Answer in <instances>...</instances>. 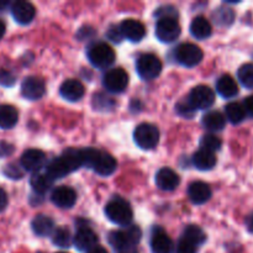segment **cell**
Here are the masks:
<instances>
[{"label": "cell", "instance_id": "cell-1", "mask_svg": "<svg viewBox=\"0 0 253 253\" xmlns=\"http://www.w3.org/2000/svg\"><path fill=\"white\" fill-rule=\"evenodd\" d=\"M83 166L91 168L95 173L103 177L111 175L116 170V160L108 152L96 150V148H84L81 150Z\"/></svg>", "mask_w": 253, "mask_h": 253}, {"label": "cell", "instance_id": "cell-2", "mask_svg": "<svg viewBox=\"0 0 253 253\" xmlns=\"http://www.w3.org/2000/svg\"><path fill=\"white\" fill-rule=\"evenodd\" d=\"M105 215L111 222L126 226L132 221V209L126 200L116 197L111 199L105 207Z\"/></svg>", "mask_w": 253, "mask_h": 253}, {"label": "cell", "instance_id": "cell-3", "mask_svg": "<svg viewBox=\"0 0 253 253\" xmlns=\"http://www.w3.org/2000/svg\"><path fill=\"white\" fill-rule=\"evenodd\" d=\"M88 59L96 68H108L115 62V52L105 42H95L88 47Z\"/></svg>", "mask_w": 253, "mask_h": 253}, {"label": "cell", "instance_id": "cell-4", "mask_svg": "<svg viewBox=\"0 0 253 253\" xmlns=\"http://www.w3.org/2000/svg\"><path fill=\"white\" fill-rule=\"evenodd\" d=\"M141 236H142V232H141L140 227L132 225V226L124 227L123 230H119V231L110 232L109 242L118 251V250L126 249V247H135L140 242Z\"/></svg>", "mask_w": 253, "mask_h": 253}, {"label": "cell", "instance_id": "cell-5", "mask_svg": "<svg viewBox=\"0 0 253 253\" xmlns=\"http://www.w3.org/2000/svg\"><path fill=\"white\" fill-rule=\"evenodd\" d=\"M136 71L143 81H153L161 74L162 63L155 54H141L136 61Z\"/></svg>", "mask_w": 253, "mask_h": 253}, {"label": "cell", "instance_id": "cell-6", "mask_svg": "<svg viewBox=\"0 0 253 253\" xmlns=\"http://www.w3.org/2000/svg\"><path fill=\"white\" fill-rule=\"evenodd\" d=\"M133 140H135L136 145L142 150H152L158 145L160 131L152 124L143 123L135 128Z\"/></svg>", "mask_w": 253, "mask_h": 253}, {"label": "cell", "instance_id": "cell-7", "mask_svg": "<svg viewBox=\"0 0 253 253\" xmlns=\"http://www.w3.org/2000/svg\"><path fill=\"white\" fill-rule=\"evenodd\" d=\"M203 51L200 47L195 46L193 43H182L175 48L174 57L178 63L182 66L192 68L199 64L203 59Z\"/></svg>", "mask_w": 253, "mask_h": 253}, {"label": "cell", "instance_id": "cell-8", "mask_svg": "<svg viewBox=\"0 0 253 253\" xmlns=\"http://www.w3.org/2000/svg\"><path fill=\"white\" fill-rule=\"evenodd\" d=\"M188 101L195 110H205L215 103V93L208 85H197L190 90Z\"/></svg>", "mask_w": 253, "mask_h": 253}, {"label": "cell", "instance_id": "cell-9", "mask_svg": "<svg viewBox=\"0 0 253 253\" xmlns=\"http://www.w3.org/2000/svg\"><path fill=\"white\" fill-rule=\"evenodd\" d=\"M128 84V76L123 68H113L105 73L103 85L110 93H123Z\"/></svg>", "mask_w": 253, "mask_h": 253}, {"label": "cell", "instance_id": "cell-10", "mask_svg": "<svg viewBox=\"0 0 253 253\" xmlns=\"http://www.w3.org/2000/svg\"><path fill=\"white\" fill-rule=\"evenodd\" d=\"M180 25L177 19H160L156 24V36L161 42L172 43L179 37Z\"/></svg>", "mask_w": 253, "mask_h": 253}, {"label": "cell", "instance_id": "cell-11", "mask_svg": "<svg viewBox=\"0 0 253 253\" xmlns=\"http://www.w3.org/2000/svg\"><path fill=\"white\" fill-rule=\"evenodd\" d=\"M46 155L42 151L37 148H30L22 153L20 163H21V167L27 172L39 173V170L46 166Z\"/></svg>", "mask_w": 253, "mask_h": 253}, {"label": "cell", "instance_id": "cell-12", "mask_svg": "<svg viewBox=\"0 0 253 253\" xmlns=\"http://www.w3.org/2000/svg\"><path fill=\"white\" fill-rule=\"evenodd\" d=\"M46 85L44 82L39 77H27L21 84V94L29 100H39L44 95Z\"/></svg>", "mask_w": 253, "mask_h": 253}, {"label": "cell", "instance_id": "cell-13", "mask_svg": "<svg viewBox=\"0 0 253 253\" xmlns=\"http://www.w3.org/2000/svg\"><path fill=\"white\" fill-rule=\"evenodd\" d=\"M119 27L124 39L131 42H140L146 35L145 25L135 19L124 20Z\"/></svg>", "mask_w": 253, "mask_h": 253}, {"label": "cell", "instance_id": "cell-14", "mask_svg": "<svg viewBox=\"0 0 253 253\" xmlns=\"http://www.w3.org/2000/svg\"><path fill=\"white\" fill-rule=\"evenodd\" d=\"M51 200L56 207L62 209H71L77 202V193L73 188L61 185V187L54 188L52 192Z\"/></svg>", "mask_w": 253, "mask_h": 253}, {"label": "cell", "instance_id": "cell-15", "mask_svg": "<svg viewBox=\"0 0 253 253\" xmlns=\"http://www.w3.org/2000/svg\"><path fill=\"white\" fill-rule=\"evenodd\" d=\"M11 15L15 21L20 25H27L34 20L36 15V9L29 1H15L11 5Z\"/></svg>", "mask_w": 253, "mask_h": 253}, {"label": "cell", "instance_id": "cell-16", "mask_svg": "<svg viewBox=\"0 0 253 253\" xmlns=\"http://www.w3.org/2000/svg\"><path fill=\"white\" fill-rule=\"evenodd\" d=\"M98 242V235L90 229V227H79L73 237V244L76 245L79 251H86L96 246Z\"/></svg>", "mask_w": 253, "mask_h": 253}, {"label": "cell", "instance_id": "cell-17", "mask_svg": "<svg viewBox=\"0 0 253 253\" xmlns=\"http://www.w3.org/2000/svg\"><path fill=\"white\" fill-rule=\"evenodd\" d=\"M179 175L170 168H161L156 173V184L161 190L172 192L179 185Z\"/></svg>", "mask_w": 253, "mask_h": 253}, {"label": "cell", "instance_id": "cell-18", "mask_svg": "<svg viewBox=\"0 0 253 253\" xmlns=\"http://www.w3.org/2000/svg\"><path fill=\"white\" fill-rule=\"evenodd\" d=\"M84 85L78 79H67L59 88V94L68 101H78L83 98Z\"/></svg>", "mask_w": 253, "mask_h": 253}, {"label": "cell", "instance_id": "cell-19", "mask_svg": "<svg viewBox=\"0 0 253 253\" xmlns=\"http://www.w3.org/2000/svg\"><path fill=\"white\" fill-rule=\"evenodd\" d=\"M151 250L153 253H172L173 241L162 229H155L151 237Z\"/></svg>", "mask_w": 253, "mask_h": 253}, {"label": "cell", "instance_id": "cell-20", "mask_svg": "<svg viewBox=\"0 0 253 253\" xmlns=\"http://www.w3.org/2000/svg\"><path fill=\"white\" fill-rule=\"evenodd\" d=\"M188 195H189L192 203L197 205H202L211 198V189H210L207 183L194 182L188 188Z\"/></svg>", "mask_w": 253, "mask_h": 253}, {"label": "cell", "instance_id": "cell-21", "mask_svg": "<svg viewBox=\"0 0 253 253\" xmlns=\"http://www.w3.org/2000/svg\"><path fill=\"white\" fill-rule=\"evenodd\" d=\"M216 90L222 98L231 99L239 94V85L236 81L229 74H224L216 82Z\"/></svg>", "mask_w": 253, "mask_h": 253}, {"label": "cell", "instance_id": "cell-22", "mask_svg": "<svg viewBox=\"0 0 253 253\" xmlns=\"http://www.w3.org/2000/svg\"><path fill=\"white\" fill-rule=\"evenodd\" d=\"M32 231L35 232V235L40 237H46L49 236L51 234H53L54 231V222L53 220L49 216L43 214H40L37 216H35V219L32 220Z\"/></svg>", "mask_w": 253, "mask_h": 253}, {"label": "cell", "instance_id": "cell-23", "mask_svg": "<svg viewBox=\"0 0 253 253\" xmlns=\"http://www.w3.org/2000/svg\"><path fill=\"white\" fill-rule=\"evenodd\" d=\"M192 161H193V165L195 166V168H198L199 170L212 169V168L216 166V162H217L215 153L202 150V148L193 155Z\"/></svg>", "mask_w": 253, "mask_h": 253}, {"label": "cell", "instance_id": "cell-24", "mask_svg": "<svg viewBox=\"0 0 253 253\" xmlns=\"http://www.w3.org/2000/svg\"><path fill=\"white\" fill-rule=\"evenodd\" d=\"M211 25L204 16H197L190 24V34L197 40H207L211 36Z\"/></svg>", "mask_w": 253, "mask_h": 253}, {"label": "cell", "instance_id": "cell-25", "mask_svg": "<svg viewBox=\"0 0 253 253\" xmlns=\"http://www.w3.org/2000/svg\"><path fill=\"white\" fill-rule=\"evenodd\" d=\"M69 173H71V170H69L68 166L66 165V162H64L63 158H62L61 156L54 158V160L49 161L46 166V174L48 175L53 182L54 180L66 177Z\"/></svg>", "mask_w": 253, "mask_h": 253}, {"label": "cell", "instance_id": "cell-26", "mask_svg": "<svg viewBox=\"0 0 253 253\" xmlns=\"http://www.w3.org/2000/svg\"><path fill=\"white\" fill-rule=\"evenodd\" d=\"M202 124L207 130L211 132L221 131L226 125V119L220 111H209L202 119Z\"/></svg>", "mask_w": 253, "mask_h": 253}, {"label": "cell", "instance_id": "cell-27", "mask_svg": "<svg viewBox=\"0 0 253 253\" xmlns=\"http://www.w3.org/2000/svg\"><path fill=\"white\" fill-rule=\"evenodd\" d=\"M19 121V113L12 105L2 104L0 105V128L9 130L12 128Z\"/></svg>", "mask_w": 253, "mask_h": 253}, {"label": "cell", "instance_id": "cell-28", "mask_svg": "<svg viewBox=\"0 0 253 253\" xmlns=\"http://www.w3.org/2000/svg\"><path fill=\"white\" fill-rule=\"evenodd\" d=\"M53 180L46 173H34L30 179V184H31L34 192L40 195H43L44 193L48 192L53 187Z\"/></svg>", "mask_w": 253, "mask_h": 253}, {"label": "cell", "instance_id": "cell-29", "mask_svg": "<svg viewBox=\"0 0 253 253\" xmlns=\"http://www.w3.org/2000/svg\"><path fill=\"white\" fill-rule=\"evenodd\" d=\"M61 157L63 158L66 165L68 166L71 172H74V170L79 169V168L83 166L81 150H77V148H68V150L64 151V152L62 153Z\"/></svg>", "mask_w": 253, "mask_h": 253}, {"label": "cell", "instance_id": "cell-30", "mask_svg": "<svg viewBox=\"0 0 253 253\" xmlns=\"http://www.w3.org/2000/svg\"><path fill=\"white\" fill-rule=\"evenodd\" d=\"M225 113H226V118L232 124L242 123L245 120V118H246V111H245L244 105L240 103H236V101L227 104L225 106Z\"/></svg>", "mask_w": 253, "mask_h": 253}, {"label": "cell", "instance_id": "cell-31", "mask_svg": "<svg viewBox=\"0 0 253 253\" xmlns=\"http://www.w3.org/2000/svg\"><path fill=\"white\" fill-rule=\"evenodd\" d=\"M52 242L56 245L57 247L61 249H68L71 247L72 242H73V237H72L71 231L67 227H58L53 231L52 235Z\"/></svg>", "mask_w": 253, "mask_h": 253}, {"label": "cell", "instance_id": "cell-32", "mask_svg": "<svg viewBox=\"0 0 253 253\" xmlns=\"http://www.w3.org/2000/svg\"><path fill=\"white\" fill-rule=\"evenodd\" d=\"M212 19H214L215 24L219 25V26H229L234 22L235 12L230 7L221 6L215 10L214 14H212Z\"/></svg>", "mask_w": 253, "mask_h": 253}, {"label": "cell", "instance_id": "cell-33", "mask_svg": "<svg viewBox=\"0 0 253 253\" xmlns=\"http://www.w3.org/2000/svg\"><path fill=\"white\" fill-rule=\"evenodd\" d=\"M183 237H185V239H188L189 241H192L193 244L197 245L198 247L207 241V235L204 234V231H203L199 226H195V225L188 226L187 229L184 230Z\"/></svg>", "mask_w": 253, "mask_h": 253}, {"label": "cell", "instance_id": "cell-34", "mask_svg": "<svg viewBox=\"0 0 253 253\" xmlns=\"http://www.w3.org/2000/svg\"><path fill=\"white\" fill-rule=\"evenodd\" d=\"M237 77L245 88L253 89V63H246L240 67Z\"/></svg>", "mask_w": 253, "mask_h": 253}, {"label": "cell", "instance_id": "cell-35", "mask_svg": "<svg viewBox=\"0 0 253 253\" xmlns=\"http://www.w3.org/2000/svg\"><path fill=\"white\" fill-rule=\"evenodd\" d=\"M221 140L217 136L212 135V133H208L200 138V147L202 150L209 151V152L214 153L215 151H219L221 148Z\"/></svg>", "mask_w": 253, "mask_h": 253}, {"label": "cell", "instance_id": "cell-36", "mask_svg": "<svg viewBox=\"0 0 253 253\" xmlns=\"http://www.w3.org/2000/svg\"><path fill=\"white\" fill-rule=\"evenodd\" d=\"M175 110L179 114L180 116L185 119H192L195 115V109L190 105V103L188 100L179 101V103L175 105Z\"/></svg>", "mask_w": 253, "mask_h": 253}, {"label": "cell", "instance_id": "cell-37", "mask_svg": "<svg viewBox=\"0 0 253 253\" xmlns=\"http://www.w3.org/2000/svg\"><path fill=\"white\" fill-rule=\"evenodd\" d=\"M198 252V246L195 244H193L192 241H189L185 237L178 241L177 247H175V253H197Z\"/></svg>", "mask_w": 253, "mask_h": 253}, {"label": "cell", "instance_id": "cell-38", "mask_svg": "<svg viewBox=\"0 0 253 253\" xmlns=\"http://www.w3.org/2000/svg\"><path fill=\"white\" fill-rule=\"evenodd\" d=\"M155 16H157V19H177L178 11L174 6H170V5H166V6L160 7L157 9V11L155 12Z\"/></svg>", "mask_w": 253, "mask_h": 253}, {"label": "cell", "instance_id": "cell-39", "mask_svg": "<svg viewBox=\"0 0 253 253\" xmlns=\"http://www.w3.org/2000/svg\"><path fill=\"white\" fill-rule=\"evenodd\" d=\"M106 36H108V39L110 40V41L116 42V43L121 42V40L124 39L123 35H121L120 27L115 26V25H113V26L109 27L108 32H106Z\"/></svg>", "mask_w": 253, "mask_h": 253}, {"label": "cell", "instance_id": "cell-40", "mask_svg": "<svg viewBox=\"0 0 253 253\" xmlns=\"http://www.w3.org/2000/svg\"><path fill=\"white\" fill-rule=\"evenodd\" d=\"M4 173L5 175H7V177L11 178V179H21L22 177V172L20 170V168L15 165H7L6 167H5Z\"/></svg>", "mask_w": 253, "mask_h": 253}, {"label": "cell", "instance_id": "cell-41", "mask_svg": "<svg viewBox=\"0 0 253 253\" xmlns=\"http://www.w3.org/2000/svg\"><path fill=\"white\" fill-rule=\"evenodd\" d=\"M100 103H103V105H101L100 109H109L110 106L114 105V101L111 100L110 98L103 95V94H96V95L94 96V99H93L94 106L98 105V104H100Z\"/></svg>", "mask_w": 253, "mask_h": 253}, {"label": "cell", "instance_id": "cell-42", "mask_svg": "<svg viewBox=\"0 0 253 253\" xmlns=\"http://www.w3.org/2000/svg\"><path fill=\"white\" fill-rule=\"evenodd\" d=\"M15 83V77L10 72L1 71L0 72V84L5 86H10Z\"/></svg>", "mask_w": 253, "mask_h": 253}, {"label": "cell", "instance_id": "cell-43", "mask_svg": "<svg viewBox=\"0 0 253 253\" xmlns=\"http://www.w3.org/2000/svg\"><path fill=\"white\" fill-rule=\"evenodd\" d=\"M244 109L246 111V115H250L253 118V95L247 96L244 101Z\"/></svg>", "mask_w": 253, "mask_h": 253}, {"label": "cell", "instance_id": "cell-44", "mask_svg": "<svg viewBox=\"0 0 253 253\" xmlns=\"http://www.w3.org/2000/svg\"><path fill=\"white\" fill-rule=\"evenodd\" d=\"M14 151V147L9 143L0 142V156H7Z\"/></svg>", "mask_w": 253, "mask_h": 253}, {"label": "cell", "instance_id": "cell-45", "mask_svg": "<svg viewBox=\"0 0 253 253\" xmlns=\"http://www.w3.org/2000/svg\"><path fill=\"white\" fill-rule=\"evenodd\" d=\"M6 205H7V195L6 193L0 188V211H2V210L5 209Z\"/></svg>", "mask_w": 253, "mask_h": 253}, {"label": "cell", "instance_id": "cell-46", "mask_svg": "<svg viewBox=\"0 0 253 253\" xmlns=\"http://www.w3.org/2000/svg\"><path fill=\"white\" fill-rule=\"evenodd\" d=\"M246 226H247V230H249L251 234H253V212H252V214H250L249 216H247Z\"/></svg>", "mask_w": 253, "mask_h": 253}, {"label": "cell", "instance_id": "cell-47", "mask_svg": "<svg viewBox=\"0 0 253 253\" xmlns=\"http://www.w3.org/2000/svg\"><path fill=\"white\" fill-rule=\"evenodd\" d=\"M86 253H109V252L106 251L103 246H95V247H93L91 250H89Z\"/></svg>", "mask_w": 253, "mask_h": 253}, {"label": "cell", "instance_id": "cell-48", "mask_svg": "<svg viewBox=\"0 0 253 253\" xmlns=\"http://www.w3.org/2000/svg\"><path fill=\"white\" fill-rule=\"evenodd\" d=\"M116 253H138V251L136 250V247H126V249L118 250Z\"/></svg>", "mask_w": 253, "mask_h": 253}, {"label": "cell", "instance_id": "cell-49", "mask_svg": "<svg viewBox=\"0 0 253 253\" xmlns=\"http://www.w3.org/2000/svg\"><path fill=\"white\" fill-rule=\"evenodd\" d=\"M5 30H6V26H5L4 22H2L1 20H0V40H1L2 36H4V35H5Z\"/></svg>", "mask_w": 253, "mask_h": 253}, {"label": "cell", "instance_id": "cell-50", "mask_svg": "<svg viewBox=\"0 0 253 253\" xmlns=\"http://www.w3.org/2000/svg\"><path fill=\"white\" fill-rule=\"evenodd\" d=\"M6 6H7V2L1 1V0H0V11H2V10H4Z\"/></svg>", "mask_w": 253, "mask_h": 253}, {"label": "cell", "instance_id": "cell-51", "mask_svg": "<svg viewBox=\"0 0 253 253\" xmlns=\"http://www.w3.org/2000/svg\"><path fill=\"white\" fill-rule=\"evenodd\" d=\"M58 253H66V252H58Z\"/></svg>", "mask_w": 253, "mask_h": 253}]
</instances>
